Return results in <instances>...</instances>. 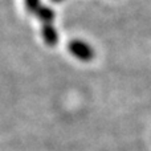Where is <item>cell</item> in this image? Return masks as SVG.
<instances>
[{
	"label": "cell",
	"instance_id": "5",
	"mask_svg": "<svg viewBox=\"0 0 151 151\" xmlns=\"http://www.w3.org/2000/svg\"><path fill=\"white\" fill-rule=\"evenodd\" d=\"M50 1H53V3H61V1H64V0H50Z\"/></svg>",
	"mask_w": 151,
	"mask_h": 151
},
{
	"label": "cell",
	"instance_id": "4",
	"mask_svg": "<svg viewBox=\"0 0 151 151\" xmlns=\"http://www.w3.org/2000/svg\"><path fill=\"white\" fill-rule=\"evenodd\" d=\"M25 7L29 12L36 13L40 9V0H25Z\"/></svg>",
	"mask_w": 151,
	"mask_h": 151
},
{
	"label": "cell",
	"instance_id": "2",
	"mask_svg": "<svg viewBox=\"0 0 151 151\" xmlns=\"http://www.w3.org/2000/svg\"><path fill=\"white\" fill-rule=\"evenodd\" d=\"M41 35L44 41L47 42L48 45H56L58 41V35L56 28L52 25V24H48V25H42L41 29Z\"/></svg>",
	"mask_w": 151,
	"mask_h": 151
},
{
	"label": "cell",
	"instance_id": "3",
	"mask_svg": "<svg viewBox=\"0 0 151 151\" xmlns=\"http://www.w3.org/2000/svg\"><path fill=\"white\" fill-rule=\"evenodd\" d=\"M36 16L40 19L42 25L52 24L53 20H55V12L49 7H40V9L36 12Z\"/></svg>",
	"mask_w": 151,
	"mask_h": 151
},
{
	"label": "cell",
	"instance_id": "1",
	"mask_svg": "<svg viewBox=\"0 0 151 151\" xmlns=\"http://www.w3.org/2000/svg\"><path fill=\"white\" fill-rule=\"evenodd\" d=\"M68 49L76 58L81 61H91L94 57L93 48L82 40H72L68 44Z\"/></svg>",
	"mask_w": 151,
	"mask_h": 151
}]
</instances>
